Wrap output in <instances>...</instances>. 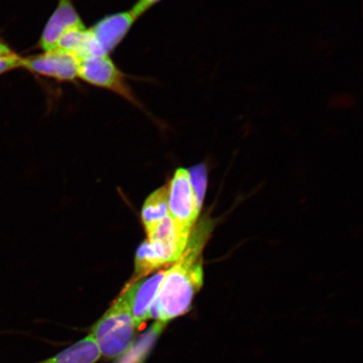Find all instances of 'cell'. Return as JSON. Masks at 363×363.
<instances>
[{"label":"cell","mask_w":363,"mask_h":363,"mask_svg":"<svg viewBox=\"0 0 363 363\" xmlns=\"http://www.w3.org/2000/svg\"><path fill=\"white\" fill-rule=\"evenodd\" d=\"M189 172L198 202L202 206L204 191H206V167L203 166L194 167V169Z\"/></svg>","instance_id":"12"},{"label":"cell","mask_w":363,"mask_h":363,"mask_svg":"<svg viewBox=\"0 0 363 363\" xmlns=\"http://www.w3.org/2000/svg\"><path fill=\"white\" fill-rule=\"evenodd\" d=\"M160 0H138L135 4V6L131 9L136 18L142 16L143 13H146L150 9L155 6Z\"/></svg>","instance_id":"14"},{"label":"cell","mask_w":363,"mask_h":363,"mask_svg":"<svg viewBox=\"0 0 363 363\" xmlns=\"http://www.w3.org/2000/svg\"><path fill=\"white\" fill-rule=\"evenodd\" d=\"M211 230V222L201 221L191 235L179 259L166 270L150 318L169 323L188 313L203 285L202 251Z\"/></svg>","instance_id":"1"},{"label":"cell","mask_w":363,"mask_h":363,"mask_svg":"<svg viewBox=\"0 0 363 363\" xmlns=\"http://www.w3.org/2000/svg\"><path fill=\"white\" fill-rule=\"evenodd\" d=\"M85 26L72 0H58L57 6L47 25L38 43L43 52L57 48L59 40L68 31Z\"/></svg>","instance_id":"7"},{"label":"cell","mask_w":363,"mask_h":363,"mask_svg":"<svg viewBox=\"0 0 363 363\" xmlns=\"http://www.w3.org/2000/svg\"><path fill=\"white\" fill-rule=\"evenodd\" d=\"M101 357L92 335L79 340L49 359L39 363H94Z\"/></svg>","instance_id":"9"},{"label":"cell","mask_w":363,"mask_h":363,"mask_svg":"<svg viewBox=\"0 0 363 363\" xmlns=\"http://www.w3.org/2000/svg\"><path fill=\"white\" fill-rule=\"evenodd\" d=\"M169 215L182 230L191 233L201 211L189 171L179 169L170 182Z\"/></svg>","instance_id":"4"},{"label":"cell","mask_w":363,"mask_h":363,"mask_svg":"<svg viewBox=\"0 0 363 363\" xmlns=\"http://www.w3.org/2000/svg\"><path fill=\"white\" fill-rule=\"evenodd\" d=\"M79 61L74 54L56 48L38 55L22 57L21 67L45 78L74 82L79 79Z\"/></svg>","instance_id":"5"},{"label":"cell","mask_w":363,"mask_h":363,"mask_svg":"<svg viewBox=\"0 0 363 363\" xmlns=\"http://www.w3.org/2000/svg\"><path fill=\"white\" fill-rule=\"evenodd\" d=\"M169 185L166 184L150 195L145 202L142 219L147 234L169 215Z\"/></svg>","instance_id":"10"},{"label":"cell","mask_w":363,"mask_h":363,"mask_svg":"<svg viewBox=\"0 0 363 363\" xmlns=\"http://www.w3.org/2000/svg\"><path fill=\"white\" fill-rule=\"evenodd\" d=\"M138 18L130 10L102 18L89 29L104 55H108L123 40Z\"/></svg>","instance_id":"6"},{"label":"cell","mask_w":363,"mask_h":363,"mask_svg":"<svg viewBox=\"0 0 363 363\" xmlns=\"http://www.w3.org/2000/svg\"><path fill=\"white\" fill-rule=\"evenodd\" d=\"M21 59L22 57L17 53L11 56L0 57V76L16 68L21 67Z\"/></svg>","instance_id":"13"},{"label":"cell","mask_w":363,"mask_h":363,"mask_svg":"<svg viewBox=\"0 0 363 363\" xmlns=\"http://www.w3.org/2000/svg\"><path fill=\"white\" fill-rule=\"evenodd\" d=\"M167 325L156 321L142 337L133 342L128 350L121 356L117 363H143Z\"/></svg>","instance_id":"11"},{"label":"cell","mask_w":363,"mask_h":363,"mask_svg":"<svg viewBox=\"0 0 363 363\" xmlns=\"http://www.w3.org/2000/svg\"><path fill=\"white\" fill-rule=\"evenodd\" d=\"M79 79L95 87L111 91L143 110L142 104L136 99L133 90L131 89L126 75L108 55L80 59Z\"/></svg>","instance_id":"3"},{"label":"cell","mask_w":363,"mask_h":363,"mask_svg":"<svg viewBox=\"0 0 363 363\" xmlns=\"http://www.w3.org/2000/svg\"><path fill=\"white\" fill-rule=\"evenodd\" d=\"M16 54L12 48L4 40L0 38V57H8Z\"/></svg>","instance_id":"15"},{"label":"cell","mask_w":363,"mask_h":363,"mask_svg":"<svg viewBox=\"0 0 363 363\" xmlns=\"http://www.w3.org/2000/svg\"><path fill=\"white\" fill-rule=\"evenodd\" d=\"M136 328L128 299L124 292L93 326L90 335L101 356L115 358L123 355L134 342Z\"/></svg>","instance_id":"2"},{"label":"cell","mask_w":363,"mask_h":363,"mask_svg":"<svg viewBox=\"0 0 363 363\" xmlns=\"http://www.w3.org/2000/svg\"><path fill=\"white\" fill-rule=\"evenodd\" d=\"M166 270H161L149 278L140 279L126 286L123 290L128 299L136 328L150 319V312L160 289Z\"/></svg>","instance_id":"8"}]
</instances>
